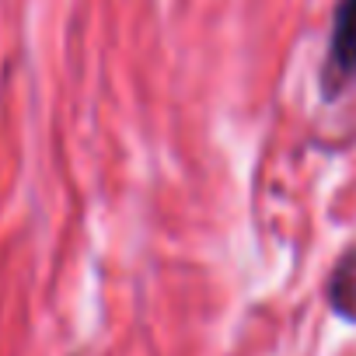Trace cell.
Instances as JSON below:
<instances>
[{
	"label": "cell",
	"instance_id": "obj_1",
	"mask_svg": "<svg viewBox=\"0 0 356 356\" xmlns=\"http://www.w3.org/2000/svg\"><path fill=\"white\" fill-rule=\"evenodd\" d=\"M318 84L325 102L342 98L356 84V0H335Z\"/></svg>",
	"mask_w": 356,
	"mask_h": 356
},
{
	"label": "cell",
	"instance_id": "obj_2",
	"mask_svg": "<svg viewBox=\"0 0 356 356\" xmlns=\"http://www.w3.org/2000/svg\"><path fill=\"white\" fill-rule=\"evenodd\" d=\"M325 297L339 318L356 325V248H346L339 255V262L332 266L328 283H325Z\"/></svg>",
	"mask_w": 356,
	"mask_h": 356
}]
</instances>
